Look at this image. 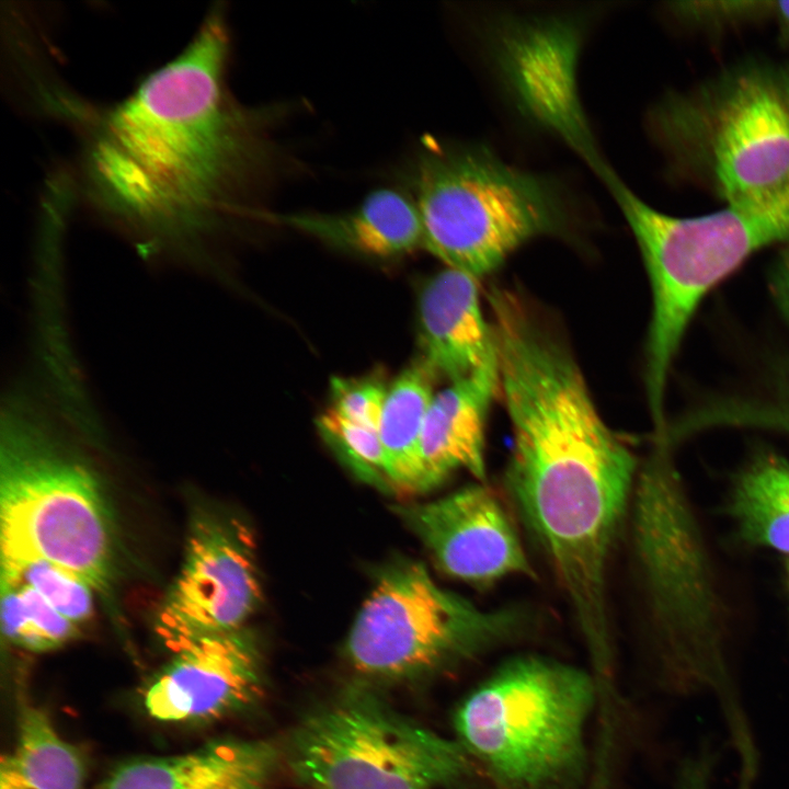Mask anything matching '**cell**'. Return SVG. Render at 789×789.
Here are the masks:
<instances>
[{"mask_svg":"<svg viewBox=\"0 0 789 789\" xmlns=\"http://www.w3.org/2000/svg\"><path fill=\"white\" fill-rule=\"evenodd\" d=\"M230 34L213 9L190 43L113 103L71 91L55 117L77 137L72 198L155 264L209 273L261 160L259 114L227 85Z\"/></svg>","mask_w":789,"mask_h":789,"instance_id":"obj_1","label":"cell"},{"mask_svg":"<svg viewBox=\"0 0 789 789\" xmlns=\"http://www.w3.org/2000/svg\"><path fill=\"white\" fill-rule=\"evenodd\" d=\"M512 448L503 474L517 522L545 558L598 665L609 660L610 559L640 464L601 416L552 327L526 322L496 341Z\"/></svg>","mask_w":789,"mask_h":789,"instance_id":"obj_2","label":"cell"},{"mask_svg":"<svg viewBox=\"0 0 789 789\" xmlns=\"http://www.w3.org/2000/svg\"><path fill=\"white\" fill-rule=\"evenodd\" d=\"M670 449L655 442L640 465L626 526L640 622L666 676L685 693H712L745 752L755 742L729 660L732 603Z\"/></svg>","mask_w":789,"mask_h":789,"instance_id":"obj_3","label":"cell"},{"mask_svg":"<svg viewBox=\"0 0 789 789\" xmlns=\"http://www.w3.org/2000/svg\"><path fill=\"white\" fill-rule=\"evenodd\" d=\"M82 376L71 359L39 357L3 395L0 551L1 561L45 560L103 590L114 561L112 517L96 474L68 439Z\"/></svg>","mask_w":789,"mask_h":789,"instance_id":"obj_4","label":"cell"},{"mask_svg":"<svg viewBox=\"0 0 789 789\" xmlns=\"http://www.w3.org/2000/svg\"><path fill=\"white\" fill-rule=\"evenodd\" d=\"M650 130L677 175L727 204L789 182V61L753 59L662 99Z\"/></svg>","mask_w":789,"mask_h":789,"instance_id":"obj_5","label":"cell"},{"mask_svg":"<svg viewBox=\"0 0 789 789\" xmlns=\"http://www.w3.org/2000/svg\"><path fill=\"white\" fill-rule=\"evenodd\" d=\"M414 175L422 247L474 278L530 239L567 228L569 209L559 185L505 163L483 146L430 147Z\"/></svg>","mask_w":789,"mask_h":789,"instance_id":"obj_6","label":"cell"},{"mask_svg":"<svg viewBox=\"0 0 789 789\" xmlns=\"http://www.w3.org/2000/svg\"><path fill=\"white\" fill-rule=\"evenodd\" d=\"M595 699L585 671L550 658L510 659L459 707L461 745L507 789H557L581 771Z\"/></svg>","mask_w":789,"mask_h":789,"instance_id":"obj_7","label":"cell"},{"mask_svg":"<svg viewBox=\"0 0 789 789\" xmlns=\"http://www.w3.org/2000/svg\"><path fill=\"white\" fill-rule=\"evenodd\" d=\"M526 607L483 608L439 586L419 562L387 570L363 604L346 651L356 671L396 678L468 658L517 638Z\"/></svg>","mask_w":789,"mask_h":789,"instance_id":"obj_8","label":"cell"},{"mask_svg":"<svg viewBox=\"0 0 789 789\" xmlns=\"http://www.w3.org/2000/svg\"><path fill=\"white\" fill-rule=\"evenodd\" d=\"M288 764L307 789H436L460 777L467 758L461 744L351 691L299 724Z\"/></svg>","mask_w":789,"mask_h":789,"instance_id":"obj_9","label":"cell"},{"mask_svg":"<svg viewBox=\"0 0 789 789\" xmlns=\"http://www.w3.org/2000/svg\"><path fill=\"white\" fill-rule=\"evenodd\" d=\"M261 586L247 529L202 515L191 527L182 568L159 614L171 649L202 636L239 631L260 603Z\"/></svg>","mask_w":789,"mask_h":789,"instance_id":"obj_10","label":"cell"},{"mask_svg":"<svg viewBox=\"0 0 789 789\" xmlns=\"http://www.w3.org/2000/svg\"><path fill=\"white\" fill-rule=\"evenodd\" d=\"M402 516L453 579L488 587L508 576L536 578L516 522L489 483L404 507Z\"/></svg>","mask_w":789,"mask_h":789,"instance_id":"obj_11","label":"cell"},{"mask_svg":"<svg viewBox=\"0 0 789 789\" xmlns=\"http://www.w3.org/2000/svg\"><path fill=\"white\" fill-rule=\"evenodd\" d=\"M173 651L144 693V707L156 720H219L244 709L262 693L260 656L239 631L202 636Z\"/></svg>","mask_w":789,"mask_h":789,"instance_id":"obj_12","label":"cell"},{"mask_svg":"<svg viewBox=\"0 0 789 789\" xmlns=\"http://www.w3.org/2000/svg\"><path fill=\"white\" fill-rule=\"evenodd\" d=\"M499 386L495 355L473 374L434 395L420 439L421 492L458 470L488 483L485 424Z\"/></svg>","mask_w":789,"mask_h":789,"instance_id":"obj_13","label":"cell"},{"mask_svg":"<svg viewBox=\"0 0 789 789\" xmlns=\"http://www.w3.org/2000/svg\"><path fill=\"white\" fill-rule=\"evenodd\" d=\"M278 761L271 742L218 739L183 754L124 762L99 789H267Z\"/></svg>","mask_w":789,"mask_h":789,"instance_id":"obj_14","label":"cell"},{"mask_svg":"<svg viewBox=\"0 0 789 789\" xmlns=\"http://www.w3.org/2000/svg\"><path fill=\"white\" fill-rule=\"evenodd\" d=\"M418 328L420 357L449 382L473 374L496 355L477 278L464 272L446 267L425 283Z\"/></svg>","mask_w":789,"mask_h":789,"instance_id":"obj_15","label":"cell"},{"mask_svg":"<svg viewBox=\"0 0 789 789\" xmlns=\"http://www.w3.org/2000/svg\"><path fill=\"white\" fill-rule=\"evenodd\" d=\"M255 218L297 229L328 244L371 258L400 256L423 243L415 201L393 188L370 193L348 211L272 214L258 210Z\"/></svg>","mask_w":789,"mask_h":789,"instance_id":"obj_16","label":"cell"},{"mask_svg":"<svg viewBox=\"0 0 789 789\" xmlns=\"http://www.w3.org/2000/svg\"><path fill=\"white\" fill-rule=\"evenodd\" d=\"M723 510L743 542L789 556V458L753 451L734 473Z\"/></svg>","mask_w":789,"mask_h":789,"instance_id":"obj_17","label":"cell"},{"mask_svg":"<svg viewBox=\"0 0 789 789\" xmlns=\"http://www.w3.org/2000/svg\"><path fill=\"white\" fill-rule=\"evenodd\" d=\"M85 759L60 736L48 714L20 707L13 747L1 758L0 789H83Z\"/></svg>","mask_w":789,"mask_h":789,"instance_id":"obj_18","label":"cell"},{"mask_svg":"<svg viewBox=\"0 0 789 789\" xmlns=\"http://www.w3.org/2000/svg\"><path fill=\"white\" fill-rule=\"evenodd\" d=\"M436 377L419 357L388 386L378 432L389 481L403 491L421 492L420 439Z\"/></svg>","mask_w":789,"mask_h":789,"instance_id":"obj_19","label":"cell"},{"mask_svg":"<svg viewBox=\"0 0 789 789\" xmlns=\"http://www.w3.org/2000/svg\"><path fill=\"white\" fill-rule=\"evenodd\" d=\"M1 629L14 645L50 651L77 637L79 626L59 614L28 585L0 579Z\"/></svg>","mask_w":789,"mask_h":789,"instance_id":"obj_20","label":"cell"},{"mask_svg":"<svg viewBox=\"0 0 789 789\" xmlns=\"http://www.w3.org/2000/svg\"><path fill=\"white\" fill-rule=\"evenodd\" d=\"M0 579L31 586L59 614L79 627L93 615V587L52 562L1 561Z\"/></svg>","mask_w":789,"mask_h":789,"instance_id":"obj_21","label":"cell"},{"mask_svg":"<svg viewBox=\"0 0 789 789\" xmlns=\"http://www.w3.org/2000/svg\"><path fill=\"white\" fill-rule=\"evenodd\" d=\"M316 424L325 442L362 478L390 482L377 430L348 420L331 407L318 416Z\"/></svg>","mask_w":789,"mask_h":789,"instance_id":"obj_22","label":"cell"},{"mask_svg":"<svg viewBox=\"0 0 789 789\" xmlns=\"http://www.w3.org/2000/svg\"><path fill=\"white\" fill-rule=\"evenodd\" d=\"M388 386L377 377L331 380L330 405L348 420L379 430Z\"/></svg>","mask_w":789,"mask_h":789,"instance_id":"obj_23","label":"cell"},{"mask_svg":"<svg viewBox=\"0 0 789 789\" xmlns=\"http://www.w3.org/2000/svg\"><path fill=\"white\" fill-rule=\"evenodd\" d=\"M774 1H683L673 3L677 18L693 26L717 28L773 16Z\"/></svg>","mask_w":789,"mask_h":789,"instance_id":"obj_24","label":"cell"},{"mask_svg":"<svg viewBox=\"0 0 789 789\" xmlns=\"http://www.w3.org/2000/svg\"><path fill=\"white\" fill-rule=\"evenodd\" d=\"M768 290L776 310L789 327V243L781 250L771 266Z\"/></svg>","mask_w":789,"mask_h":789,"instance_id":"obj_25","label":"cell"},{"mask_svg":"<svg viewBox=\"0 0 789 789\" xmlns=\"http://www.w3.org/2000/svg\"><path fill=\"white\" fill-rule=\"evenodd\" d=\"M713 764L712 753L707 747L700 750L684 763L678 778V789H711Z\"/></svg>","mask_w":789,"mask_h":789,"instance_id":"obj_26","label":"cell"},{"mask_svg":"<svg viewBox=\"0 0 789 789\" xmlns=\"http://www.w3.org/2000/svg\"><path fill=\"white\" fill-rule=\"evenodd\" d=\"M773 18H775L781 38L789 43V1H774Z\"/></svg>","mask_w":789,"mask_h":789,"instance_id":"obj_27","label":"cell"}]
</instances>
